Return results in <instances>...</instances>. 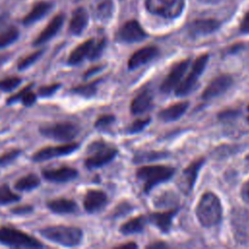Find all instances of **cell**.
Returning <instances> with one entry per match:
<instances>
[{
  "label": "cell",
  "instance_id": "cell-1",
  "mask_svg": "<svg viewBox=\"0 0 249 249\" xmlns=\"http://www.w3.org/2000/svg\"><path fill=\"white\" fill-rule=\"evenodd\" d=\"M39 233L45 239L64 247H75L83 240V231L73 226H50L39 230Z\"/></svg>",
  "mask_w": 249,
  "mask_h": 249
},
{
  "label": "cell",
  "instance_id": "cell-2",
  "mask_svg": "<svg viewBox=\"0 0 249 249\" xmlns=\"http://www.w3.org/2000/svg\"><path fill=\"white\" fill-rule=\"evenodd\" d=\"M196 216L204 227H212L221 221L222 206L218 196L210 192L204 193L196 206Z\"/></svg>",
  "mask_w": 249,
  "mask_h": 249
},
{
  "label": "cell",
  "instance_id": "cell-3",
  "mask_svg": "<svg viewBox=\"0 0 249 249\" xmlns=\"http://www.w3.org/2000/svg\"><path fill=\"white\" fill-rule=\"evenodd\" d=\"M0 244L11 248H43L37 238L15 228H0Z\"/></svg>",
  "mask_w": 249,
  "mask_h": 249
},
{
  "label": "cell",
  "instance_id": "cell-4",
  "mask_svg": "<svg viewBox=\"0 0 249 249\" xmlns=\"http://www.w3.org/2000/svg\"><path fill=\"white\" fill-rule=\"evenodd\" d=\"M174 173V168L164 165H148L140 167L137 178L143 182L144 191L148 193L156 185L169 180Z\"/></svg>",
  "mask_w": 249,
  "mask_h": 249
},
{
  "label": "cell",
  "instance_id": "cell-5",
  "mask_svg": "<svg viewBox=\"0 0 249 249\" xmlns=\"http://www.w3.org/2000/svg\"><path fill=\"white\" fill-rule=\"evenodd\" d=\"M39 132L46 138L68 143L72 142L78 136L80 128L76 124L71 122H61L41 126Z\"/></svg>",
  "mask_w": 249,
  "mask_h": 249
},
{
  "label": "cell",
  "instance_id": "cell-6",
  "mask_svg": "<svg viewBox=\"0 0 249 249\" xmlns=\"http://www.w3.org/2000/svg\"><path fill=\"white\" fill-rule=\"evenodd\" d=\"M90 155L85 160V166L89 169L99 168L109 163L117 155V150L113 147L107 146L101 141L93 142L89 146Z\"/></svg>",
  "mask_w": 249,
  "mask_h": 249
},
{
  "label": "cell",
  "instance_id": "cell-7",
  "mask_svg": "<svg viewBox=\"0 0 249 249\" xmlns=\"http://www.w3.org/2000/svg\"><path fill=\"white\" fill-rule=\"evenodd\" d=\"M145 7L154 15L165 18H175L182 14L185 0H146Z\"/></svg>",
  "mask_w": 249,
  "mask_h": 249
},
{
  "label": "cell",
  "instance_id": "cell-8",
  "mask_svg": "<svg viewBox=\"0 0 249 249\" xmlns=\"http://www.w3.org/2000/svg\"><path fill=\"white\" fill-rule=\"evenodd\" d=\"M231 224L235 240L242 245L249 246V211L242 207L233 208Z\"/></svg>",
  "mask_w": 249,
  "mask_h": 249
},
{
  "label": "cell",
  "instance_id": "cell-9",
  "mask_svg": "<svg viewBox=\"0 0 249 249\" xmlns=\"http://www.w3.org/2000/svg\"><path fill=\"white\" fill-rule=\"evenodd\" d=\"M208 61V54L203 53L199 57L196 59V61L193 63L191 71L188 73V75L185 77L183 81L179 84V86L176 88V94L178 96H183L188 94L193 88L196 86L198 78L202 74L206 64Z\"/></svg>",
  "mask_w": 249,
  "mask_h": 249
},
{
  "label": "cell",
  "instance_id": "cell-10",
  "mask_svg": "<svg viewBox=\"0 0 249 249\" xmlns=\"http://www.w3.org/2000/svg\"><path fill=\"white\" fill-rule=\"evenodd\" d=\"M79 147L80 144L77 142H68L57 146L44 147L43 149H40L33 154L32 160L35 162H41L53 159L66 157L77 151Z\"/></svg>",
  "mask_w": 249,
  "mask_h": 249
},
{
  "label": "cell",
  "instance_id": "cell-11",
  "mask_svg": "<svg viewBox=\"0 0 249 249\" xmlns=\"http://www.w3.org/2000/svg\"><path fill=\"white\" fill-rule=\"evenodd\" d=\"M117 37L122 42L135 43L144 40L147 34L138 21L131 19L122 25L118 31Z\"/></svg>",
  "mask_w": 249,
  "mask_h": 249
},
{
  "label": "cell",
  "instance_id": "cell-12",
  "mask_svg": "<svg viewBox=\"0 0 249 249\" xmlns=\"http://www.w3.org/2000/svg\"><path fill=\"white\" fill-rule=\"evenodd\" d=\"M78 175V170L71 166H60L42 171L43 178L51 183H67L75 180Z\"/></svg>",
  "mask_w": 249,
  "mask_h": 249
},
{
  "label": "cell",
  "instance_id": "cell-13",
  "mask_svg": "<svg viewBox=\"0 0 249 249\" xmlns=\"http://www.w3.org/2000/svg\"><path fill=\"white\" fill-rule=\"evenodd\" d=\"M204 162V159H198L195 161H193L187 168H185L182 172V174L179 177L178 180V186L180 190L188 195L190 192H192L193 187L196 183L198 171L200 167L202 166Z\"/></svg>",
  "mask_w": 249,
  "mask_h": 249
},
{
  "label": "cell",
  "instance_id": "cell-14",
  "mask_svg": "<svg viewBox=\"0 0 249 249\" xmlns=\"http://www.w3.org/2000/svg\"><path fill=\"white\" fill-rule=\"evenodd\" d=\"M189 64H190V59H185L180 61L176 65H174L160 86L161 91L169 92L175 88H177L181 83V80L184 74L186 73V70L188 69Z\"/></svg>",
  "mask_w": 249,
  "mask_h": 249
},
{
  "label": "cell",
  "instance_id": "cell-15",
  "mask_svg": "<svg viewBox=\"0 0 249 249\" xmlns=\"http://www.w3.org/2000/svg\"><path fill=\"white\" fill-rule=\"evenodd\" d=\"M232 84V78L230 75H220L213 79L202 92V98L209 100L224 93Z\"/></svg>",
  "mask_w": 249,
  "mask_h": 249
},
{
  "label": "cell",
  "instance_id": "cell-16",
  "mask_svg": "<svg viewBox=\"0 0 249 249\" xmlns=\"http://www.w3.org/2000/svg\"><path fill=\"white\" fill-rule=\"evenodd\" d=\"M108 202L107 196L100 190H89L84 197V208L88 213H96L102 210Z\"/></svg>",
  "mask_w": 249,
  "mask_h": 249
},
{
  "label": "cell",
  "instance_id": "cell-17",
  "mask_svg": "<svg viewBox=\"0 0 249 249\" xmlns=\"http://www.w3.org/2000/svg\"><path fill=\"white\" fill-rule=\"evenodd\" d=\"M64 22V15L58 14L55 17H53L51 21L48 23V25L41 31V33L36 37V39L33 42V46L39 47L48 41H50L53 36L57 34L60 27L62 26Z\"/></svg>",
  "mask_w": 249,
  "mask_h": 249
},
{
  "label": "cell",
  "instance_id": "cell-18",
  "mask_svg": "<svg viewBox=\"0 0 249 249\" xmlns=\"http://www.w3.org/2000/svg\"><path fill=\"white\" fill-rule=\"evenodd\" d=\"M159 53L158 48L154 46H147L136 51L128 59L127 66L129 69L137 68L143 64L154 59Z\"/></svg>",
  "mask_w": 249,
  "mask_h": 249
},
{
  "label": "cell",
  "instance_id": "cell-19",
  "mask_svg": "<svg viewBox=\"0 0 249 249\" xmlns=\"http://www.w3.org/2000/svg\"><path fill=\"white\" fill-rule=\"evenodd\" d=\"M220 27V22L213 18L196 19L189 25V32L193 36H204L213 33Z\"/></svg>",
  "mask_w": 249,
  "mask_h": 249
},
{
  "label": "cell",
  "instance_id": "cell-20",
  "mask_svg": "<svg viewBox=\"0 0 249 249\" xmlns=\"http://www.w3.org/2000/svg\"><path fill=\"white\" fill-rule=\"evenodd\" d=\"M91 13L96 20L106 22L114 14L113 0H93L90 5Z\"/></svg>",
  "mask_w": 249,
  "mask_h": 249
},
{
  "label": "cell",
  "instance_id": "cell-21",
  "mask_svg": "<svg viewBox=\"0 0 249 249\" xmlns=\"http://www.w3.org/2000/svg\"><path fill=\"white\" fill-rule=\"evenodd\" d=\"M49 210L54 214H72L78 210V205L75 200L66 197H57L47 202Z\"/></svg>",
  "mask_w": 249,
  "mask_h": 249
},
{
  "label": "cell",
  "instance_id": "cell-22",
  "mask_svg": "<svg viewBox=\"0 0 249 249\" xmlns=\"http://www.w3.org/2000/svg\"><path fill=\"white\" fill-rule=\"evenodd\" d=\"M89 22V14L84 8H77L69 22V32L72 35L78 36L83 33Z\"/></svg>",
  "mask_w": 249,
  "mask_h": 249
},
{
  "label": "cell",
  "instance_id": "cell-23",
  "mask_svg": "<svg viewBox=\"0 0 249 249\" xmlns=\"http://www.w3.org/2000/svg\"><path fill=\"white\" fill-rule=\"evenodd\" d=\"M53 8V3L48 1H40L36 3L30 12L22 18L24 25H30L43 18Z\"/></svg>",
  "mask_w": 249,
  "mask_h": 249
},
{
  "label": "cell",
  "instance_id": "cell-24",
  "mask_svg": "<svg viewBox=\"0 0 249 249\" xmlns=\"http://www.w3.org/2000/svg\"><path fill=\"white\" fill-rule=\"evenodd\" d=\"M94 39H89L79 46H77L69 54L67 58V64L70 66H76L80 64L85 58H88L92 45L94 43Z\"/></svg>",
  "mask_w": 249,
  "mask_h": 249
},
{
  "label": "cell",
  "instance_id": "cell-25",
  "mask_svg": "<svg viewBox=\"0 0 249 249\" xmlns=\"http://www.w3.org/2000/svg\"><path fill=\"white\" fill-rule=\"evenodd\" d=\"M32 88H33V84H29L27 87L22 89L18 93H16V94L10 96L9 98H7L6 103L8 105H11V104H14L18 101H20L23 106L31 107L32 105H34L36 103V100H37V97H38V95L31 90Z\"/></svg>",
  "mask_w": 249,
  "mask_h": 249
},
{
  "label": "cell",
  "instance_id": "cell-26",
  "mask_svg": "<svg viewBox=\"0 0 249 249\" xmlns=\"http://www.w3.org/2000/svg\"><path fill=\"white\" fill-rule=\"evenodd\" d=\"M176 210H170L166 212H157L149 215V220L156 227H158L161 231L166 232L171 227L173 217L176 214Z\"/></svg>",
  "mask_w": 249,
  "mask_h": 249
},
{
  "label": "cell",
  "instance_id": "cell-27",
  "mask_svg": "<svg viewBox=\"0 0 249 249\" xmlns=\"http://www.w3.org/2000/svg\"><path fill=\"white\" fill-rule=\"evenodd\" d=\"M153 103V96L149 90H144L135 96L130 104V110L133 114H142L149 110Z\"/></svg>",
  "mask_w": 249,
  "mask_h": 249
},
{
  "label": "cell",
  "instance_id": "cell-28",
  "mask_svg": "<svg viewBox=\"0 0 249 249\" xmlns=\"http://www.w3.org/2000/svg\"><path fill=\"white\" fill-rule=\"evenodd\" d=\"M188 102H179L173 104L167 108H164L159 113V117L160 120L164 122H172L178 120L188 109Z\"/></svg>",
  "mask_w": 249,
  "mask_h": 249
},
{
  "label": "cell",
  "instance_id": "cell-29",
  "mask_svg": "<svg viewBox=\"0 0 249 249\" xmlns=\"http://www.w3.org/2000/svg\"><path fill=\"white\" fill-rule=\"evenodd\" d=\"M41 184L40 177L35 173H28L15 183V189L18 192H31L36 190Z\"/></svg>",
  "mask_w": 249,
  "mask_h": 249
},
{
  "label": "cell",
  "instance_id": "cell-30",
  "mask_svg": "<svg viewBox=\"0 0 249 249\" xmlns=\"http://www.w3.org/2000/svg\"><path fill=\"white\" fill-rule=\"evenodd\" d=\"M144 227H145V217L138 216L123 224L120 231L123 234H132V233H137L142 231Z\"/></svg>",
  "mask_w": 249,
  "mask_h": 249
},
{
  "label": "cell",
  "instance_id": "cell-31",
  "mask_svg": "<svg viewBox=\"0 0 249 249\" xmlns=\"http://www.w3.org/2000/svg\"><path fill=\"white\" fill-rule=\"evenodd\" d=\"M19 36V31L17 27H9L0 33V50L15 43Z\"/></svg>",
  "mask_w": 249,
  "mask_h": 249
},
{
  "label": "cell",
  "instance_id": "cell-32",
  "mask_svg": "<svg viewBox=\"0 0 249 249\" xmlns=\"http://www.w3.org/2000/svg\"><path fill=\"white\" fill-rule=\"evenodd\" d=\"M20 200V196L14 193L9 185H0V206L8 205Z\"/></svg>",
  "mask_w": 249,
  "mask_h": 249
},
{
  "label": "cell",
  "instance_id": "cell-33",
  "mask_svg": "<svg viewBox=\"0 0 249 249\" xmlns=\"http://www.w3.org/2000/svg\"><path fill=\"white\" fill-rule=\"evenodd\" d=\"M99 83V81H94L91 82L89 84H86V85H81L78 87H75L71 89V91L75 94L81 95L83 97L89 98L91 97L95 94L96 90H97V84Z\"/></svg>",
  "mask_w": 249,
  "mask_h": 249
},
{
  "label": "cell",
  "instance_id": "cell-34",
  "mask_svg": "<svg viewBox=\"0 0 249 249\" xmlns=\"http://www.w3.org/2000/svg\"><path fill=\"white\" fill-rule=\"evenodd\" d=\"M44 52H45V50L41 49V50H38V51L28 54L24 58L20 59L19 62L18 63V69L19 71H23V70H26L27 68H29L30 66H32L42 56Z\"/></svg>",
  "mask_w": 249,
  "mask_h": 249
},
{
  "label": "cell",
  "instance_id": "cell-35",
  "mask_svg": "<svg viewBox=\"0 0 249 249\" xmlns=\"http://www.w3.org/2000/svg\"><path fill=\"white\" fill-rule=\"evenodd\" d=\"M21 83L22 80L19 77H7L0 80V90L3 92H11L16 89Z\"/></svg>",
  "mask_w": 249,
  "mask_h": 249
},
{
  "label": "cell",
  "instance_id": "cell-36",
  "mask_svg": "<svg viewBox=\"0 0 249 249\" xmlns=\"http://www.w3.org/2000/svg\"><path fill=\"white\" fill-rule=\"evenodd\" d=\"M21 153L22 151L19 149H13L4 153L2 156H0V167H5L11 164L20 156Z\"/></svg>",
  "mask_w": 249,
  "mask_h": 249
},
{
  "label": "cell",
  "instance_id": "cell-37",
  "mask_svg": "<svg viewBox=\"0 0 249 249\" xmlns=\"http://www.w3.org/2000/svg\"><path fill=\"white\" fill-rule=\"evenodd\" d=\"M61 87L60 83H54L48 86H43L38 89V96L40 97H50L53 95Z\"/></svg>",
  "mask_w": 249,
  "mask_h": 249
},
{
  "label": "cell",
  "instance_id": "cell-38",
  "mask_svg": "<svg viewBox=\"0 0 249 249\" xmlns=\"http://www.w3.org/2000/svg\"><path fill=\"white\" fill-rule=\"evenodd\" d=\"M105 44H106V42H105L104 39H101L99 41H94L88 58L89 60L97 59L101 55V53H102V52L105 48Z\"/></svg>",
  "mask_w": 249,
  "mask_h": 249
},
{
  "label": "cell",
  "instance_id": "cell-39",
  "mask_svg": "<svg viewBox=\"0 0 249 249\" xmlns=\"http://www.w3.org/2000/svg\"><path fill=\"white\" fill-rule=\"evenodd\" d=\"M115 122V117L113 115H103L100 116L94 123V126L97 129H105L109 127Z\"/></svg>",
  "mask_w": 249,
  "mask_h": 249
},
{
  "label": "cell",
  "instance_id": "cell-40",
  "mask_svg": "<svg viewBox=\"0 0 249 249\" xmlns=\"http://www.w3.org/2000/svg\"><path fill=\"white\" fill-rule=\"evenodd\" d=\"M149 123H150V119H140V120L134 121L128 127V131L131 133L138 132L142 130Z\"/></svg>",
  "mask_w": 249,
  "mask_h": 249
},
{
  "label": "cell",
  "instance_id": "cell-41",
  "mask_svg": "<svg viewBox=\"0 0 249 249\" xmlns=\"http://www.w3.org/2000/svg\"><path fill=\"white\" fill-rule=\"evenodd\" d=\"M33 206L32 205H28V204H24V205H19L17 207H14L11 209V212L15 215H18V216H23V215H27L30 214L31 212H33Z\"/></svg>",
  "mask_w": 249,
  "mask_h": 249
},
{
  "label": "cell",
  "instance_id": "cell-42",
  "mask_svg": "<svg viewBox=\"0 0 249 249\" xmlns=\"http://www.w3.org/2000/svg\"><path fill=\"white\" fill-rule=\"evenodd\" d=\"M239 28H240V31L242 33H244V34H248L249 33V11L246 13L244 18H242Z\"/></svg>",
  "mask_w": 249,
  "mask_h": 249
},
{
  "label": "cell",
  "instance_id": "cell-43",
  "mask_svg": "<svg viewBox=\"0 0 249 249\" xmlns=\"http://www.w3.org/2000/svg\"><path fill=\"white\" fill-rule=\"evenodd\" d=\"M241 196H242V198L249 203V180L243 185L241 189Z\"/></svg>",
  "mask_w": 249,
  "mask_h": 249
},
{
  "label": "cell",
  "instance_id": "cell-44",
  "mask_svg": "<svg viewBox=\"0 0 249 249\" xmlns=\"http://www.w3.org/2000/svg\"><path fill=\"white\" fill-rule=\"evenodd\" d=\"M101 68H102L101 66H95V67H92V68L89 69V70L85 73V75H84L85 79H86V78H89V77H90V76H92V75H94L95 73H97L98 71H100Z\"/></svg>",
  "mask_w": 249,
  "mask_h": 249
},
{
  "label": "cell",
  "instance_id": "cell-45",
  "mask_svg": "<svg viewBox=\"0 0 249 249\" xmlns=\"http://www.w3.org/2000/svg\"><path fill=\"white\" fill-rule=\"evenodd\" d=\"M9 21V15L7 13L0 15V29L3 28Z\"/></svg>",
  "mask_w": 249,
  "mask_h": 249
},
{
  "label": "cell",
  "instance_id": "cell-46",
  "mask_svg": "<svg viewBox=\"0 0 249 249\" xmlns=\"http://www.w3.org/2000/svg\"><path fill=\"white\" fill-rule=\"evenodd\" d=\"M235 114H236V112H233V111H228V112H225V113H223V114H220V119L221 120H229V119H231V118H233L234 116H235Z\"/></svg>",
  "mask_w": 249,
  "mask_h": 249
},
{
  "label": "cell",
  "instance_id": "cell-47",
  "mask_svg": "<svg viewBox=\"0 0 249 249\" xmlns=\"http://www.w3.org/2000/svg\"><path fill=\"white\" fill-rule=\"evenodd\" d=\"M119 248H127V249H131V248H137V244L134 242H128L125 244H122L119 246Z\"/></svg>",
  "mask_w": 249,
  "mask_h": 249
},
{
  "label": "cell",
  "instance_id": "cell-48",
  "mask_svg": "<svg viewBox=\"0 0 249 249\" xmlns=\"http://www.w3.org/2000/svg\"><path fill=\"white\" fill-rule=\"evenodd\" d=\"M166 245L162 242H157V243H154V244H151L149 245L148 247H151V248H155V247H165Z\"/></svg>",
  "mask_w": 249,
  "mask_h": 249
},
{
  "label": "cell",
  "instance_id": "cell-49",
  "mask_svg": "<svg viewBox=\"0 0 249 249\" xmlns=\"http://www.w3.org/2000/svg\"><path fill=\"white\" fill-rule=\"evenodd\" d=\"M199 1L206 4H216V3H219L221 0H199Z\"/></svg>",
  "mask_w": 249,
  "mask_h": 249
},
{
  "label": "cell",
  "instance_id": "cell-50",
  "mask_svg": "<svg viewBox=\"0 0 249 249\" xmlns=\"http://www.w3.org/2000/svg\"><path fill=\"white\" fill-rule=\"evenodd\" d=\"M247 120H248V122H249V106H248V117H247Z\"/></svg>",
  "mask_w": 249,
  "mask_h": 249
},
{
  "label": "cell",
  "instance_id": "cell-51",
  "mask_svg": "<svg viewBox=\"0 0 249 249\" xmlns=\"http://www.w3.org/2000/svg\"><path fill=\"white\" fill-rule=\"evenodd\" d=\"M76 1H79V0H76Z\"/></svg>",
  "mask_w": 249,
  "mask_h": 249
}]
</instances>
